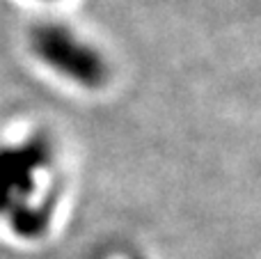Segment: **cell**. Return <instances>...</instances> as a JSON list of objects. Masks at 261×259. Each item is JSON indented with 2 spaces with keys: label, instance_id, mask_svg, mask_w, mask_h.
<instances>
[{
  "label": "cell",
  "instance_id": "cell-2",
  "mask_svg": "<svg viewBox=\"0 0 261 259\" xmlns=\"http://www.w3.org/2000/svg\"><path fill=\"white\" fill-rule=\"evenodd\" d=\"M46 161L44 145H25L0 151V211L9 209L12 220L35 193V172Z\"/></svg>",
  "mask_w": 261,
  "mask_h": 259
},
{
  "label": "cell",
  "instance_id": "cell-1",
  "mask_svg": "<svg viewBox=\"0 0 261 259\" xmlns=\"http://www.w3.org/2000/svg\"><path fill=\"white\" fill-rule=\"evenodd\" d=\"M35 53L64 78L85 87H99L106 81V64L96 50L60 25H41L32 35Z\"/></svg>",
  "mask_w": 261,
  "mask_h": 259
}]
</instances>
